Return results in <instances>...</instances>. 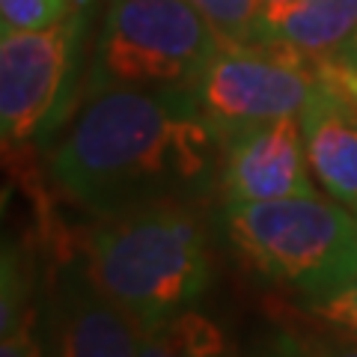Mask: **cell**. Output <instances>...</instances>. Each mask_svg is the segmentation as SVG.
<instances>
[{
	"instance_id": "1",
	"label": "cell",
	"mask_w": 357,
	"mask_h": 357,
	"mask_svg": "<svg viewBox=\"0 0 357 357\" xmlns=\"http://www.w3.org/2000/svg\"><path fill=\"white\" fill-rule=\"evenodd\" d=\"M220 149L194 89H105L84 98L51 173L93 218H114L158 203H208Z\"/></svg>"
},
{
	"instance_id": "2",
	"label": "cell",
	"mask_w": 357,
	"mask_h": 357,
	"mask_svg": "<svg viewBox=\"0 0 357 357\" xmlns=\"http://www.w3.org/2000/svg\"><path fill=\"white\" fill-rule=\"evenodd\" d=\"M206 203H158L96 218L81 259L93 283L137 328L197 307L215 280Z\"/></svg>"
},
{
	"instance_id": "3",
	"label": "cell",
	"mask_w": 357,
	"mask_h": 357,
	"mask_svg": "<svg viewBox=\"0 0 357 357\" xmlns=\"http://www.w3.org/2000/svg\"><path fill=\"white\" fill-rule=\"evenodd\" d=\"M215 227L250 274L301 301L357 280V215L331 197L220 203Z\"/></svg>"
},
{
	"instance_id": "4",
	"label": "cell",
	"mask_w": 357,
	"mask_h": 357,
	"mask_svg": "<svg viewBox=\"0 0 357 357\" xmlns=\"http://www.w3.org/2000/svg\"><path fill=\"white\" fill-rule=\"evenodd\" d=\"M220 45L191 0H107L84 98L105 89H194Z\"/></svg>"
},
{
	"instance_id": "5",
	"label": "cell",
	"mask_w": 357,
	"mask_h": 357,
	"mask_svg": "<svg viewBox=\"0 0 357 357\" xmlns=\"http://www.w3.org/2000/svg\"><path fill=\"white\" fill-rule=\"evenodd\" d=\"M319 86V60L274 42H223L194 84L197 105L220 134L301 116Z\"/></svg>"
},
{
	"instance_id": "6",
	"label": "cell",
	"mask_w": 357,
	"mask_h": 357,
	"mask_svg": "<svg viewBox=\"0 0 357 357\" xmlns=\"http://www.w3.org/2000/svg\"><path fill=\"white\" fill-rule=\"evenodd\" d=\"M84 6L45 30L0 33V128L3 143H27L57 128L77 77Z\"/></svg>"
},
{
	"instance_id": "7",
	"label": "cell",
	"mask_w": 357,
	"mask_h": 357,
	"mask_svg": "<svg viewBox=\"0 0 357 357\" xmlns=\"http://www.w3.org/2000/svg\"><path fill=\"white\" fill-rule=\"evenodd\" d=\"M220 203H265L319 194L298 116L236 128L220 134Z\"/></svg>"
},
{
	"instance_id": "8",
	"label": "cell",
	"mask_w": 357,
	"mask_h": 357,
	"mask_svg": "<svg viewBox=\"0 0 357 357\" xmlns=\"http://www.w3.org/2000/svg\"><path fill=\"white\" fill-rule=\"evenodd\" d=\"M48 357H140V328L93 283L81 256H63L45 289Z\"/></svg>"
},
{
	"instance_id": "9",
	"label": "cell",
	"mask_w": 357,
	"mask_h": 357,
	"mask_svg": "<svg viewBox=\"0 0 357 357\" xmlns=\"http://www.w3.org/2000/svg\"><path fill=\"white\" fill-rule=\"evenodd\" d=\"M298 119L312 178L357 215V102L319 75L316 93Z\"/></svg>"
},
{
	"instance_id": "10",
	"label": "cell",
	"mask_w": 357,
	"mask_h": 357,
	"mask_svg": "<svg viewBox=\"0 0 357 357\" xmlns=\"http://www.w3.org/2000/svg\"><path fill=\"white\" fill-rule=\"evenodd\" d=\"M357 0H277L262 9L259 42L328 60L354 39Z\"/></svg>"
},
{
	"instance_id": "11",
	"label": "cell",
	"mask_w": 357,
	"mask_h": 357,
	"mask_svg": "<svg viewBox=\"0 0 357 357\" xmlns=\"http://www.w3.org/2000/svg\"><path fill=\"white\" fill-rule=\"evenodd\" d=\"M140 357H238L227 328L188 307L152 328H140Z\"/></svg>"
},
{
	"instance_id": "12",
	"label": "cell",
	"mask_w": 357,
	"mask_h": 357,
	"mask_svg": "<svg viewBox=\"0 0 357 357\" xmlns=\"http://www.w3.org/2000/svg\"><path fill=\"white\" fill-rule=\"evenodd\" d=\"M33 274H36V265L27 259L18 244L6 238L3 262H0V333L13 328L21 319V312L39 298Z\"/></svg>"
},
{
	"instance_id": "13",
	"label": "cell",
	"mask_w": 357,
	"mask_h": 357,
	"mask_svg": "<svg viewBox=\"0 0 357 357\" xmlns=\"http://www.w3.org/2000/svg\"><path fill=\"white\" fill-rule=\"evenodd\" d=\"M223 42H259L265 0H191Z\"/></svg>"
},
{
	"instance_id": "14",
	"label": "cell",
	"mask_w": 357,
	"mask_h": 357,
	"mask_svg": "<svg viewBox=\"0 0 357 357\" xmlns=\"http://www.w3.org/2000/svg\"><path fill=\"white\" fill-rule=\"evenodd\" d=\"M295 312H301L304 319L316 321L321 328H331V331L357 340V280L337 289L328 298L301 301V307H295Z\"/></svg>"
},
{
	"instance_id": "15",
	"label": "cell",
	"mask_w": 357,
	"mask_h": 357,
	"mask_svg": "<svg viewBox=\"0 0 357 357\" xmlns=\"http://www.w3.org/2000/svg\"><path fill=\"white\" fill-rule=\"evenodd\" d=\"M0 357H48V331H45V295L21 312L9 331L0 333Z\"/></svg>"
},
{
	"instance_id": "16",
	"label": "cell",
	"mask_w": 357,
	"mask_h": 357,
	"mask_svg": "<svg viewBox=\"0 0 357 357\" xmlns=\"http://www.w3.org/2000/svg\"><path fill=\"white\" fill-rule=\"evenodd\" d=\"M75 13V0H0L3 30H45Z\"/></svg>"
},
{
	"instance_id": "17",
	"label": "cell",
	"mask_w": 357,
	"mask_h": 357,
	"mask_svg": "<svg viewBox=\"0 0 357 357\" xmlns=\"http://www.w3.org/2000/svg\"><path fill=\"white\" fill-rule=\"evenodd\" d=\"M298 325H286L295 333L298 345L304 349L310 357H357V340L345 337V333H337L331 328H321L316 321L304 319L301 312L292 316Z\"/></svg>"
},
{
	"instance_id": "18",
	"label": "cell",
	"mask_w": 357,
	"mask_h": 357,
	"mask_svg": "<svg viewBox=\"0 0 357 357\" xmlns=\"http://www.w3.org/2000/svg\"><path fill=\"white\" fill-rule=\"evenodd\" d=\"M244 357H310V354L298 345L295 333L286 325H280V328H274V333H268L262 342H256Z\"/></svg>"
},
{
	"instance_id": "19",
	"label": "cell",
	"mask_w": 357,
	"mask_h": 357,
	"mask_svg": "<svg viewBox=\"0 0 357 357\" xmlns=\"http://www.w3.org/2000/svg\"><path fill=\"white\" fill-rule=\"evenodd\" d=\"M337 60H342V63H349V66H354L357 69V33H354V39L345 45V48L337 54Z\"/></svg>"
},
{
	"instance_id": "20",
	"label": "cell",
	"mask_w": 357,
	"mask_h": 357,
	"mask_svg": "<svg viewBox=\"0 0 357 357\" xmlns=\"http://www.w3.org/2000/svg\"><path fill=\"white\" fill-rule=\"evenodd\" d=\"M265 3H277V0H265Z\"/></svg>"
}]
</instances>
